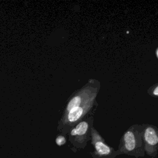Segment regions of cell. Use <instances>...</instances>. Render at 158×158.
Masks as SVG:
<instances>
[{"mask_svg":"<svg viewBox=\"0 0 158 158\" xmlns=\"http://www.w3.org/2000/svg\"><path fill=\"white\" fill-rule=\"evenodd\" d=\"M116 151L117 156L126 154L139 157L145 155L141 136V125H132L125 131Z\"/></svg>","mask_w":158,"mask_h":158,"instance_id":"6da1fadb","label":"cell"},{"mask_svg":"<svg viewBox=\"0 0 158 158\" xmlns=\"http://www.w3.org/2000/svg\"><path fill=\"white\" fill-rule=\"evenodd\" d=\"M96 101L94 99L70 110L61 118L59 123L58 130L64 135L68 134L73 127L88 117L86 115L91 114L93 109H96Z\"/></svg>","mask_w":158,"mask_h":158,"instance_id":"7a4b0ae2","label":"cell"},{"mask_svg":"<svg viewBox=\"0 0 158 158\" xmlns=\"http://www.w3.org/2000/svg\"><path fill=\"white\" fill-rule=\"evenodd\" d=\"M93 127V117L91 115L84 118L73 127L69 132V141L75 152L84 149L91 141V129Z\"/></svg>","mask_w":158,"mask_h":158,"instance_id":"3957f363","label":"cell"},{"mask_svg":"<svg viewBox=\"0 0 158 158\" xmlns=\"http://www.w3.org/2000/svg\"><path fill=\"white\" fill-rule=\"evenodd\" d=\"M100 83L95 80H90L82 88L77 91L69 101L64 114L75 107H79L90 101L96 99L100 88Z\"/></svg>","mask_w":158,"mask_h":158,"instance_id":"277c9868","label":"cell"},{"mask_svg":"<svg viewBox=\"0 0 158 158\" xmlns=\"http://www.w3.org/2000/svg\"><path fill=\"white\" fill-rule=\"evenodd\" d=\"M91 143L94 148V151L91 153L93 158H115L117 156V151L106 143L94 127L91 129Z\"/></svg>","mask_w":158,"mask_h":158,"instance_id":"5b68a950","label":"cell"},{"mask_svg":"<svg viewBox=\"0 0 158 158\" xmlns=\"http://www.w3.org/2000/svg\"><path fill=\"white\" fill-rule=\"evenodd\" d=\"M141 136L145 153L156 157L158 152V128L152 125H141Z\"/></svg>","mask_w":158,"mask_h":158,"instance_id":"8992f818","label":"cell"},{"mask_svg":"<svg viewBox=\"0 0 158 158\" xmlns=\"http://www.w3.org/2000/svg\"><path fill=\"white\" fill-rule=\"evenodd\" d=\"M55 142L58 146H61L64 145L67 142V139H66V137L65 136V135L60 134L57 135V136L55 139Z\"/></svg>","mask_w":158,"mask_h":158,"instance_id":"52a82bcc","label":"cell"},{"mask_svg":"<svg viewBox=\"0 0 158 158\" xmlns=\"http://www.w3.org/2000/svg\"><path fill=\"white\" fill-rule=\"evenodd\" d=\"M152 94L154 95V96H158V85L156 86L154 88V89H153V91H152Z\"/></svg>","mask_w":158,"mask_h":158,"instance_id":"ba28073f","label":"cell"},{"mask_svg":"<svg viewBox=\"0 0 158 158\" xmlns=\"http://www.w3.org/2000/svg\"><path fill=\"white\" fill-rule=\"evenodd\" d=\"M157 57H158V50L157 51Z\"/></svg>","mask_w":158,"mask_h":158,"instance_id":"9c48e42d","label":"cell"}]
</instances>
